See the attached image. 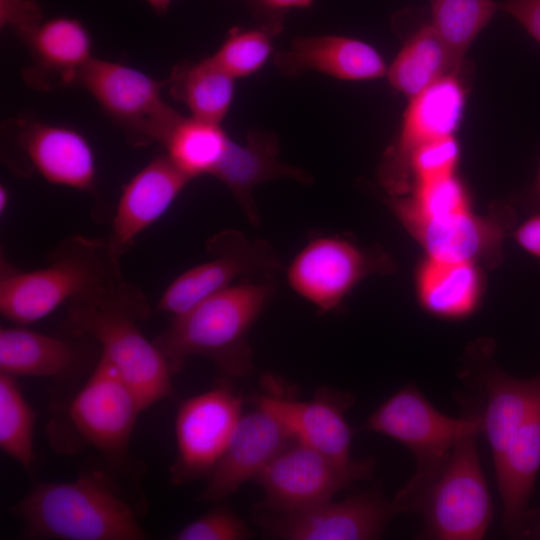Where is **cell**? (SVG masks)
<instances>
[{"instance_id":"obj_2","label":"cell","mask_w":540,"mask_h":540,"mask_svg":"<svg viewBox=\"0 0 540 540\" xmlns=\"http://www.w3.org/2000/svg\"><path fill=\"white\" fill-rule=\"evenodd\" d=\"M171 160L193 179L210 175L232 193L252 225L260 222L253 189L264 182L290 178L309 184L310 175L278 159L279 142L265 131L235 141L221 124L180 115L160 143Z\"/></svg>"},{"instance_id":"obj_39","label":"cell","mask_w":540,"mask_h":540,"mask_svg":"<svg viewBox=\"0 0 540 540\" xmlns=\"http://www.w3.org/2000/svg\"><path fill=\"white\" fill-rule=\"evenodd\" d=\"M173 0H146L153 11L158 15H164L167 13Z\"/></svg>"},{"instance_id":"obj_37","label":"cell","mask_w":540,"mask_h":540,"mask_svg":"<svg viewBox=\"0 0 540 540\" xmlns=\"http://www.w3.org/2000/svg\"><path fill=\"white\" fill-rule=\"evenodd\" d=\"M518 245L540 265V210L531 212L514 231Z\"/></svg>"},{"instance_id":"obj_36","label":"cell","mask_w":540,"mask_h":540,"mask_svg":"<svg viewBox=\"0 0 540 540\" xmlns=\"http://www.w3.org/2000/svg\"><path fill=\"white\" fill-rule=\"evenodd\" d=\"M498 9L516 19L540 44V0H505Z\"/></svg>"},{"instance_id":"obj_7","label":"cell","mask_w":540,"mask_h":540,"mask_svg":"<svg viewBox=\"0 0 540 540\" xmlns=\"http://www.w3.org/2000/svg\"><path fill=\"white\" fill-rule=\"evenodd\" d=\"M479 434L458 441L428 489L419 510L424 518L421 538L480 540L486 535L493 506L477 448Z\"/></svg>"},{"instance_id":"obj_40","label":"cell","mask_w":540,"mask_h":540,"mask_svg":"<svg viewBox=\"0 0 540 540\" xmlns=\"http://www.w3.org/2000/svg\"><path fill=\"white\" fill-rule=\"evenodd\" d=\"M9 202V192L5 186L0 187V212H5Z\"/></svg>"},{"instance_id":"obj_8","label":"cell","mask_w":540,"mask_h":540,"mask_svg":"<svg viewBox=\"0 0 540 540\" xmlns=\"http://www.w3.org/2000/svg\"><path fill=\"white\" fill-rule=\"evenodd\" d=\"M372 457L341 462L298 441L283 449L254 479L264 491L262 511L303 510L333 499L375 469Z\"/></svg>"},{"instance_id":"obj_24","label":"cell","mask_w":540,"mask_h":540,"mask_svg":"<svg viewBox=\"0 0 540 540\" xmlns=\"http://www.w3.org/2000/svg\"><path fill=\"white\" fill-rule=\"evenodd\" d=\"M493 463L502 502L503 531L509 537L523 535L540 470V409L525 421Z\"/></svg>"},{"instance_id":"obj_11","label":"cell","mask_w":540,"mask_h":540,"mask_svg":"<svg viewBox=\"0 0 540 540\" xmlns=\"http://www.w3.org/2000/svg\"><path fill=\"white\" fill-rule=\"evenodd\" d=\"M382 251L368 250L341 236H316L287 269L291 288L321 313L339 308L364 278L391 270Z\"/></svg>"},{"instance_id":"obj_10","label":"cell","mask_w":540,"mask_h":540,"mask_svg":"<svg viewBox=\"0 0 540 540\" xmlns=\"http://www.w3.org/2000/svg\"><path fill=\"white\" fill-rule=\"evenodd\" d=\"M142 406L115 366L104 356L70 400L66 418L70 430L97 450L114 469L126 466L128 448Z\"/></svg>"},{"instance_id":"obj_38","label":"cell","mask_w":540,"mask_h":540,"mask_svg":"<svg viewBox=\"0 0 540 540\" xmlns=\"http://www.w3.org/2000/svg\"><path fill=\"white\" fill-rule=\"evenodd\" d=\"M522 205L530 212L540 210V166L533 184L522 198Z\"/></svg>"},{"instance_id":"obj_16","label":"cell","mask_w":540,"mask_h":540,"mask_svg":"<svg viewBox=\"0 0 540 540\" xmlns=\"http://www.w3.org/2000/svg\"><path fill=\"white\" fill-rule=\"evenodd\" d=\"M396 515L381 488L340 501L285 513L258 516V524L270 538L285 540H370L382 536L388 521Z\"/></svg>"},{"instance_id":"obj_31","label":"cell","mask_w":540,"mask_h":540,"mask_svg":"<svg viewBox=\"0 0 540 540\" xmlns=\"http://www.w3.org/2000/svg\"><path fill=\"white\" fill-rule=\"evenodd\" d=\"M284 27L256 23L231 28L212 58L235 79L260 71L274 51V41Z\"/></svg>"},{"instance_id":"obj_35","label":"cell","mask_w":540,"mask_h":540,"mask_svg":"<svg viewBox=\"0 0 540 540\" xmlns=\"http://www.w3.org/2000/svg\"><path fill=\"white\" fill-rule=\"evenodd\" d=\"M256 23L284 27L286 15L295 9L310 8L315 0H247Z\"/></svg>"},{"instance_id":"obj_34","label":"cell","mask_w":540,"mask_h":540,"mask_svg":"<svg viewBox=\"0 0 540 540\" xmlns=\"http://www.w3.org/2000/svg\"><path fill=\"white\" fill-rule=\"evenodd\" d=\"M42 19L40 6L32 0H0L1 27L10 26L17 35Z\"/></svg>"},{"instance_id":"obj_27","label":"cell","mask_w":540,"mask_h":540,"mask_svg":"<svg viewBox=\"0 0 540 540\" xmlns=\"http://www.w3.org/2000/svg\"><path fill=\"white\" fill-rule=\"evenodd\" d=\"M419 299L431 314L445 319L470 315L479 301L480 277L476 264L429 258L417 279Z\"/></svg>"},{"instance_id":"obj_3","label":"cell","mask_w":540,"mask_h":540,"mask_svg":"<svg viewBox=\"0 0 540 540\" xmlns=\"http://www.w3.org/2000/svg\"><path fill=\"white\" fill-rule=\"evenodd\" d=\"M150 308L141 290L119 285L69 304V329L98 342L101 355L111 362L136 394L142 409L174 394L173 372L140 324Z\"/></svg>"},{"instance_id":"obj_26","label":"cell","mask_w":540,"mask_h":540,"mask_svg":"<svg viewBox=\"0 0 540 540\" xmlns=\"http://www.w3.org/2000/svg\"><path fill=\"white\" fill-rule=\"evenodd\" d=\"M236 79L212 56L175 66L165 80L170 95L183 103L190 117L221 124L234 99Z\"/></svg>"},{"instance_id":"obj_21","label":"cell","mask_w":540,"mask_h":540,"mask_svg":"<svg viewBox=\"0 0 540 540\" xmlns=\"http://www.w3.org/2000/svg\"><path fill=\"white\" fill-rule=\"evenodd\" d=\"M18 36L31 57L23 77L37 89L76 86L80 73L94 57L91 35L77 18H43Z\"/></svg>"},{"instance_id":"obj_4","label":"cell","mask_w":540,"mask_h":540,"mask_svg":"<svg viewBox=\"0 0 540 540\" xmlns=\"http://www.w3.org/2000/svg\"><path fill=\"white\" fill-rule=\"evenodd\" d=\"M11 512L26 539L144 540L130 500L113 478L98 470L70 482H42Z\"/></svg>"},{"instance_id":"obj_32","label":"cell","mask_w":540,"mask_h":540,"mask_svg":"<svg viewBox=\"0 0 540 540\" xmlns=\"http://www.w3.org/2000/svg\"><path fill=\"white\" fill-rule=\"evenodd\" d=\"M252 536L250 528L237 514L216 507L171 535L173 540H244Z\"/></svg>"},{"instance_id":"obj_18","label":"cell","mask_w":540,"mask_h":540,"mask_svg":"<svg viewBox=\"0 0 540 540\" xmlns=\"http://www.w3.org/2000/svg\"><path fill=\"white\" fill-rule=\"evenodd\" d=\"M241 415L228 445L207 477L199 500L218 502L258 474L288 445L296 441L270 410L253 404Z\"/></svg>"},{"instance_id":"obj_23","label":"cell","mask_w":540,"mask_h":540,"mask_svg":"<svg viewBox=\"0 0 540 540\" xmlns=\"http://www.w3.org/2000/svg\"><path fill=\"white\" fill-rule=\"evenodd\" d=\"M477 377L485 402L480 409L482 431L493 462L509 445L525 421L540 409V375L511 376L494 364L484 365Z\"/></svg>"},{"instance_id":"obj_22","label":"cell","mask_w":540,"mask_h":540,"mask_svg":"<svg viewBox=\"0 0 540 540\" xmlns=\"http://www.w3.org/2000/svg\"><path fill=\"white\" fill-rule=\"evenodd\" d=\"M273 63L285 77L315 71L345 81L374 80L387 75L379 51L360 39L321 34L294 38L285 50L275 52Z\"/></svg>"},{"instance_id":"obj_15","label":"cell","mask_w":540,"mask_h":540,"mask_svg":"<svg viewBox=\"0 0 540 540\" xmlns=\"http://www.w3.org/2000/svg\"><path fill=\"white\" fill-rule=\"evenodd\" d=\"M392 211L429 258L492 267L502 261L503 240L516 220L513 207L507 204L497 205L488 216L476 215L470 208L439 217Z\"/></svg>"},{"instance_id":"obj_13","label":"cell","mask_w":540,"mask_h":540,"mask_svg":"<svg viewBox=\"0 0 540 540\" xmlns=\"http://www.w3.org/2000/svg\"><path fill=\"white\" fill-rule=\"evenodd\" d=\"M242 398L218 385L181 403L175 419L177 454L169 475L174 485L208 477L241 417Z\"/></svg>"},{"instance_id":"obj_9","label":"cell","mask_w":540,"mask_h":540,"mask_svg":"<svg viewBox=\"0 0 540 540\" xmlns=\"http://www.w3.org/2000/svg\"><path fill=\"white\" fill-rule=\"evenodd\" d=\"M164 85L139 69L95 57L76 83L138 146L160 144L181 115L163 100Z\"/></svg>"},{"instance_id":"obj_25","label":"cell","mask_w":540,"mask_h":540,"mask_svg":"<svg viewBox=\"0 0 540 540\" xmlns=\"http://www.w3.org/2000/svg\"><path fill=\"white\" fill-rule=\"evenodd\" d=\"M81 362L72 342L23 325L0 330V372L14 377L60 378Z\"/></svg>"},{"instance_id":"obj_29","label":"cell","mask_w":540,"mask_h":540,"mask_svg":"<svg viewBox=\"0 0 540 540\" xmlns=\"http://www.w3.org/2000/svg\"><path fill=\"white\" fill-rule=\"evenodd\" d=\"M434 29L444 43L455 73L470 45L489 23L498 2L494 0H430Z\"/></svg>"},{"instance_id":"obj_14","label":"cell","mask_w":540,"mask_h":540,"mask_svg":"<svg viewBox=\"0 0 540 540\" xmlns=\"http://www.w3.org/2000/svg\"><path fill=\"white\" fill-rule=\"evenodd\" d=\"M457 76L447 75L409 99L398 136L378 167L379 183L389 196H402L411 190L410 159L419 147L455 135L466 99Z\"/></svg>"},{"instance_id":"obj_17","label":"cell","mask_w":540,"mask_h":540,"mask_svg":"<svg viewBox=\"0 0 540 540\" xmlns=\"http://www.w3.org/2000/svg\"><path fill=\"white\" fill-rule=\"evenodd\" d=\"M264 382L267 392L253 396L252 404L275 414L296 441L337 461L353 459V431L345 418L346 410L354 403L351 394L321 388L313 399L299 401L281 393L273 376H266Z\"/></svg>"},{"instance_id":"obj_33","label":"cell","mask_w":540,"mask_h":540,"mask_svg":"<svg viewBox=\"0 0 540 540\" xmlns=\"http://www.w3.org/2000/svg\"><path fill=\"white\" fill-rule=\"evenodd\" d=\"M459 145L455 135L435 139L419 147L410 159L413 183L455 174ZM412 187V186H411Z\"/></svg>"},{"instance_id":"obj_28","label":"cell","mask_w":540,"mask_h":540,"mask_svg":"<svg viewBox=\"0 0 540 540\" xmlns=\"http://www.w3.org/2000/svg\"><path fill=\"white\" fill-rule=\"evenodd\" d=\"M455 73L449 53L433 25L421 26L399 51L387 78L411 99L441 78Z\"/></svg>"},{"instance_id":"obj_19","label":"cell","mask_w":540,"mask_h":540,"mask_svg":"<svg viewBox=\"0 0 540 540\" xmlns=\"http://www.w3.org/2000/svg\"><path fill=\"white\" fill-rule=\"evenodd\" d=\"M9 125L27 164L46 181L81 191L94 188L95 154L82 133L32 118L16 119Z\"/></svg>"},{"instance_id":"obj_6","label":"cell","mask_w":540,"mask_h":540,"mask_svg":"<svg viewBox=\"0 0 540 540\" xmlns=\"http://www.w3.org/2000/svg\"><path fill=\"white\" fill-rule=\"evenodd\" d=\"M363 430L392 438L415 458V472L391 500L395 514L419 513L423 499L465 435L482 431L480 410L471 406L454 418L437 410L421 391L408 384L383 402Z\"/></svg>"},{"instance_id":"obj_12","label":"cell","mask_w":540,"mask_h":540,"mask_svg":"<svg viewBox=\"0 0 540 540\" xmlns=\"http://www.w3.org/2000/svg\"><path fill=\"white\" fill-rule=\"evenodd\" d=\"M207 262L188 269L163 292L157 310L181 315L236 283L238 278L273 274L282 268L278 254L264 240H249L240 231L223 230L206 243Z\"/></svg>"},{"instance_id":"obj_30","label":"cell","mask_w":540,"mask_h":540,"mask_svg":"<svg viewBox=\"0 0 540 540\" xmlns=\"http://www.w3.org/2000/svg\"><path fill=\"white\" fill-rule=\"evenodd\" d=\"M35 412L16 377L0 372V448L28 472L33 470Z\"/></svg>"},{"instance_id":"obj_20","label":"cell","mask_w":540,"mask_h":540,"mask_svg":"<svg viewBox=\"0 0 540 540\" xmlns=\"http://www.w3.org/2000/svg\"><path fill=\"white\" fill-rule=\"evenodd\" d=\"M192 180L167 154L142 167L123 187L107 240L111 250L118 257L125 254Z\"/></svg>"},{"instance_id":"obj_1","label":"cell","mask_w":540,"mask_h":540,"mask_svg":"<svg viewBox=\"0 0 540 540\" xmlns=\"http://www.w3.org/2000/svg\"><path fill=\"white\" fill-rule=\"evenodd\" d=\"M275 291L273 274L242 278L174 316L154 343L173 374L188 357L197 355L212 360L229 376L244 377L252 370L249 331Z\"/></svg>"},{"instance_id":"obj_5","label":"cell","mask_w":540,"mask_h":540,"mask_svg":"<svg viewBox=\"0 0 540 540\" xmlns=\"http://www.w3.org/2000/svg\"><path fill=\"white\" fill-rule=\"evenodd\" d=\"M119 260L107 241L74 235L60 242L43 268L23 271L4 261L0 312L15 325L35 323L66 303L122 283Z\"/></svg>"},{"instance_id":"obj_41","label":"cell","mask_w":540,"mask_h":540,"mask_svg":"<svg viewBox=\"0 0 540 540\" xmlns=\"http://www.w3.org/2000/svg\"><path fill=\"white\" fill-rule=\"evenodd\" d=\"M533 535H535L537 538H540V522L537 524L536 528L534 529Z\"/></svg>"}]
</instances>
